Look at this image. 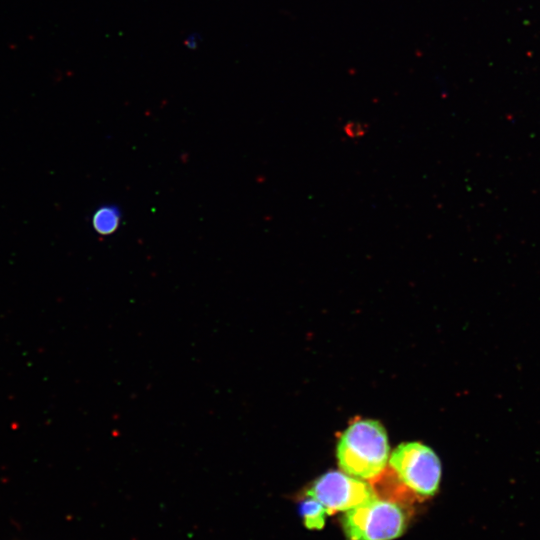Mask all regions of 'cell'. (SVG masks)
<instances>
[{"label": "cell", "mask_w": 540, "mask_h": 540, "mask_svg": "<svg viewBox=\"0 0 540 540\" xmlns=\"http://www.w3.org/2000/svg\"><path fill=\"white\" fill-rule=\"evenodd\" d=\"M388 437L375 420L362 419L350 424L337 443V461L341 470L368 480L379 476L389 460Z\"/></svg>", "instance_id": "cell-1"}, {"label": "cell", "mask_w": 540, "mask_h": 540, "mask_svg": "<svg viewBox=\"0 0 540 540\" xmlns=\"http://www.w3.org/2000/svg\"><path fill=\"white\" fill-rule=\"evenodd\" d=\"M407 521L402 506L378 498L346 511L341 520L349 540H392L403 534Z\"/></svg>", "instance_id": "cell-2"}, {"label": "cell", "mask_w": 540, "mask_h": 540, "mask_svg": "<svg viewBox=\"0 0 540 540\" xmlns=\"http://www.w3.org/2000/svg\"><path fill=\"white\" fill-rule=\"evenodd\" d=\"M398 479L421 497L433 496L439 487L441 464L436 453L419 442L402 443L389 456Z\"/></svg>", "instance_id": "cell-3"}, {"label": "cell", "mask_w": 540, "mask_h": 540, "mask_svg": "<svg viewBox=\"0 0 540 540\" xmlns=\"http://www.w3.org/2000/svg\"><path fill=\"white\" fill-rule=\"evenodd\" d=\"M306 496L320 502L328 513L346 512L377 498L368 482L343 471L321 475L307 489Z\"/></svg>", "instance_id": "cell-4"}, {"label": "cell", "mask_w": 540, "mask_h": 540, "mask_svg": "<svg viewBox=\"0 0 540 540\" xmlns=\"http://www.w3.org/2000/svg\"><path fill=\"white\" fill-rule=\"evenodd\" d=\"M121 220L120 209L114 205H104L99 207L93 214L92 226L100 235H109L114 233Z\"/></svg>", "instance_id": "cell-5"}, {"label": "cell", "mask_w": 540, "mask_h": 540, "mask_svg": "<svg viewBox=\"0 0 540 540\" xmlns=\"http://www.w3.org/2000/svg\"><path fill=\"white\" fill-rule=\"evenodd\" d=\"M300 513L308 529H321L325 524L326 508L317 500L307 497L300 504Z\"/></svg>", "instance_id": "cell-6"}, {"label": "cell", "mask_w": 540, "mask_h": 540, "mask_svg": "<svg viewBox=\"0 0 540 540\" xmlns=\"http://www.w3.org/2000/svg\"><path fill=\"white\" fill-rule=\"evenodd\" d=\"M368 131V125L359 121H350L344 126V132L349 138H360Z\"/></svg>", "instance_id": "cell-7"}]
</instances>
